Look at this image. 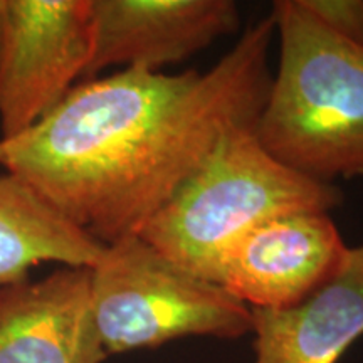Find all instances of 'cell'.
<instances>
[{"instance_id":"obj_2","label":"cell","mask_w":363,"mask_h":363,"mask_svg":"<svg viewBox=\"0 0 363 363\" xmlns=\"http://www.w3.org/2000/svg\"><path fill=\"white\" fill-rule=\"evenodd\" d=\"M271 19L279 38L254 135L299 174L333 184L363 175V48L318 22L299 0H278Z\"/></svg>"},{"instance_id":"obj_6","label":"cell","mask_w":363,"mask_h":363,"mask_svg":"<svg viewBox=\"0 0 363 363\" xmlns=\"http://www.w3.org/2000/svg\"><path fill=\"white\" fill-rule=\"evenodd\" d=\"M347 249L328 212L281 214L227 249L216 284L251 310L288 308L320 288L342 264Z\"/></svg>"},{"instance_id":"obj_7","label":"cell","mask_w":363,"mask_h":363,"mask_svg":"<svg viewBox=\"0 0 363 363\" xmlns=\"http://www.w3.org/2000/svg\"><path fill=\"white\" fill-rule=\"evenodd\" d=\"M239 26L233 0H89L91 54L83 79L113 66L158 72Z\"/></svg>"},{"instance_id":"obj_10","label":"cell","mask_w":363,"mask_h":363,"mask_svg":"<svg viewBox=\"0 0 363 363\" xmlns=\"http://www.w3.org/2000/svg\"><path fill=\"white\" fill-rule=\"evenodd\" d=\"M104 244L67 222L19 177L0 175V289L44 262L93 267Z\"/></svg>"},{"instance_id":"obj_11","label":"cell","mask_w":363,"mask_h":363,"mask_svg":"<svg viewBox=\"0 0 363 363\" xmlns=\"http://www.w3.org/2000/svg\"><path fill=\"white\" fill-rule=\"evenodd\" d=\"M326 29L363 48V0H299Z\"/></svg>"},{"instance_id":"obj_1","label":"cell","mask_w":363,"mask_h":363,"mask_svg":"<svg viewBox=\"0 0 363 363\" xmlns=\"http://www.w3.org/2000/svg\"><path fill=\"white\" fill-rule=\"evenodd\" d=\"M274 34L271 16L256 22L207 71L84 79L30 128L0 138V167L104 246L140 234L222 136L256 123Z\"/></svg>"},{"instance_id":"obj_3","label":"cell","mask_w":363,"mask_h":363,"mask_svg":"<svg viewBox=\"0 0 363 363\" xmlns=\"http://www.w3.org/2000/svg\"><path fill=\"white\" fill-rule=\"evenodd\" d=\"M252 128L239 126L222 136L138 234L175 264L214 284L227 249L252 227L298 211L330 214L343 202L335 184L272 157Z\"/></svg>"},{"instance_id":"obj_4","label":"cell","mask_w":363,"mask_h":363,"mask_svg":"<svg viewBox=\"0 0 363 363\" xmlns=\"http://www.w3.org/2000/svg\"><path fill=\"white\" fill-rule=\"evenodd\" d=\"M89 288L108 357L184 337L239 338L252 331L251 308L175 264L138 234L104 246L89 267Z\"/></svg>"},{"instance_id":"obj_9","label":"cell","mask_w":363,"mask_h":363,"mask_svg":"<svg viewBox=\"0 0 363 363\" xmlns=\"http://www.w3.org/2000/svg\"><path fill=\"white\" fill-rule=\"evenodd\" d=\"M251 311L254 363H337L363 335V246L296 305Z\"/></svg>"},{"instance_id":"obj_5","label":"cell","mask_w":363,"mask_h":363,"mask_svg":"<svg viewBox=\"0 0 363 363\" xmlns=\"http://www.w3.org/2000/svg\"><path fill=\"white\" fill-rule=\"evenodd\" d=\"M89 54V0H6L0 138L48 115L83 78Z\"/></svg>"},{"instance_id":"obj_8","label":"cell","mask_w":363,"mask_h":363,"mask_svg":"<svg viewBox=\"0 0 363 363\" xmlns=\"http://www.w3.org/2000/svg\"><path fill=\"white\" fill-rule=\"evenodd\" d=\"M89 267L62 266L0 289V363H103Z\"/></svg>"}]
</instances>
